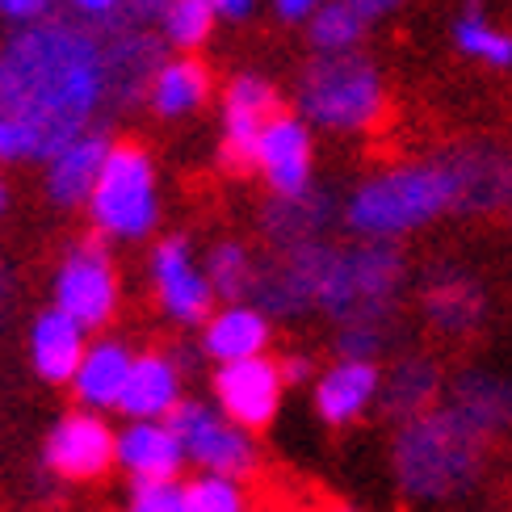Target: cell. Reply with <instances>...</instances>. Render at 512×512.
<instances>
[{
  "mask_svg": "<svg viewBox=\"0 0 512 512\" xmlns=\"http://www.w3.org/2000/svg\"><path fill=\"white\" fill-rule=\"evenodd\" d=\"M487 433H479L471 420H462L450 403L429 408L412 420H403L395 437V479L412 500L441 504L462 496L483 475Z\"/></svg>",
  "mask_w": 512,
  "mask_h": 512,
  "instance_id": "cell-2",
  "label": "cell"
},
{
  "mask_svg": "<svg viewBox=\"0 0 512 512\" xmlns=\"http://www.w3.org/2000/svg\"><path fill=\"white\" fill-rule=\"evenodd\" d=\"M370 21L361 17L349 0H324L311 17H307V34H311V47L315 51H357V42L366 38Z\"/></svg>",
  "mask_w": 512,
  "mask_h": 512,
  "instance_id": "cell-30",
  "label": "cell"
},
{
  "mask_svg": "<svg viewBox=\"0 0 512 512\" xmlns=\"http://www.w3.org/2000/svg\"><path fill=\"white\" fill-rule=\"evenodd\" d=\"M210 97V72L206 63L194 55H181V59H164L152 84H147V105L160 114V118H185L202 110Z\"/></svg>",
  "mask_w": 512,
  "mask_h": 512,
  "instance_id": "cell-26",
  "label": "cell"
},
{
  "mask_svg": "<svg viewBox=\"0 0 512 512\" xmlns=\"http://www.w3.org/2000/svg\"><path fill=\"white\" fill-rule=\"evenodd\" d=\"M382 374L370 357H340L315 382V412L328 424H353L378 399Z\"/></svg>",
  "mask_w": 512,
  "mask_h": 512,
  "instance_id": "cell-19",
  "label": "cell"
},
{
  "mask_svg": "<svg viewBox=\"0 0 512 512\" xmlns=\"http://www.w3.org/2000/svg\"><path fill=\"white\" fill-rule=\"evenodd\" d=\"M282 110V97L265 76H236L223 93V139L219 164L227 173H256V143H261L265 122Z\"/></svg>",
  "mask_w": 512,
  "mask_h": 512,
  "instance_id": "cell-10",
  "label": "cell"
},
{
  "mask_svg": "<svg viewBox=\"0 0 512 512\" xmlns=\"http://www.w3.org/2000/svg\"><path fill=\"white\" fill-rule=\"evenodd\" d=\"M454 42L462 55L487 63V68L512 72V30L496 26V21L487 17L483 0H466V9L454 21Z\"/></svg>",
  "mask_w": 512,
  "mask_h": 512,
  "instance_id": "cell-29",
  "label": "cell"
},
{
  "mask_svg": "<svg viewBox=\"0 0 512 512\" xmlns=\"http://www.w3.org/2000/svg\"><path fill=\"white\" fill-rule=\"evenodd\" d=\"M152 282L160 307L173 319H181V324H202L219 298L215 286H210V273L198 269L194 248H189L185 236H168L152 252Z\"/></svg>",
  "mask_w": 512,
  "mask_h": 512,
  "instance_id": "cell-15",
  "label": "cell"
},
{
  "mask_svg": "<svg viewBox=\"0 0 512 512\" xmlns=\"http://www.w3.org/2000/svg\"><path fill=\"white\" fill-rule=\"evenodd\" d=\"M454 210V177L445 160L399 164L361 181L345 202V227L361 240H399Z\"/></svg>",
  "mask_w": 512,
  "mask_h": 512,
  "instance_id": "cell-3",
  "label": "cell"
},
{
  "mask_svg": "<svg viewBox=\"0 0 512 512\" xmlns=\"http://www.w3.org/2000/svg\"><path fill=\"white\" fill-rule=\"evenodd\" d=\"M105 105V51L89 21L42 17L0 51V160L47 164Z\"/></svg>",
  "mask_w": 512,
  "mask_h": 512,
  "instance_id": "cell-1",
  "label": "cell"
},
{
  "mask_svg": "<svg viewBox=\"0 0 512 512\" xmlns=\"http://www.w3.org/2000/svg\"><path fill=\"white\" fill-rule=\"evenodd\" d=\"M483 286L462 269H433L420 290V311L441 336H471L483 324Z\"/></svg>",
  "mask_w": 512,
  "mask_h": 512,
  "instance_id": "cell-18",
  "label": "cell"
},
{
  "mask_svg": "<svg viewBox=\"0 0 512 512\" xmlns=\"http://www.w3.org/2000/svg\"><path fill=\"white\" fill-rule=\"evenodd\" d=\"M408 265L391 240H361L353 248H332L315 307L336 324L353 319H391Z\"/></svg>",
  "mask_w": 512,
  "mask_h": 512,
  "instance_id": "cell-5",
  "label": "cell"
},
{
  "mask_svg": "<svg viewBox=\"0 0 512 512\" xmlns=\"http://www.w3.org/2000/svg\"><path fill=\"white\" fill-rule=\"evenodd\" d=\"M215 9H219V17H227V21H244V17L256 9V0H215Z\"/></svg>",
  "mask_w": 512,
  "mask_h": 512,
  "instance_id": "cell-42",
  "label": "cell"
},
{
  "mask_svg": "<svg viewBox=\"0 0 512 512\" xmlns=\"http://www.w3.org/2000/svg\"><path fill=\"white\" fill-rule=\"evenodd\" d=\"M349 5L366 17V21H378V17H387V13H395L403 0H349Z\"/></svg>",
  "mask_w": 512,
  "mask_h": 512,
  "instance_id": "cell-40",
  "label": "cell"
},
{
  "mask_svg": "<svg viewBox=\"0 0 512 512\" xmlns=\"http://www.w3.org/2000/svg\"><path fill=\"white\" fill-rule=\"evenodd\" d=\"M131 512H185V487H177L173 479L135 483Z\"/></svg>",
  "mask_w": 512,
  "mask_h": 512,
  "instance_id": "cell-35",
  "label": "cell"
},
{
  "mask_svg": "<svg viewBox=\"0 0 512 512\" xmlns=\"http://www.w3.org/2000/svg\"><path fill=\"white\" fill-rule=\"evenodd\" d=\"M0 290H5V273H0Z\"/></svg>",
  "mask_w": 512,
  "mask_h": 512,
  "instance_id": "cell-45",
  "label": "cell"
},
{
  "mask_svg": "<svg viewBox=\"0 0 512 512\" xmlns=\"http://www.w3.org/2000/svg\"><path fill=\"white\" fill-rule=\"evenodd\" d=\"M0 210H5V185H0Z\"/></svg>",
  "mask_w": 512,
  "mask_h": 512,
  "instance_id": "cell-44",
  "label": "cell"
},
{
  "mask_svg": "<svg viewBox=\"0 0 512 512\" xmlns=\"http://www.w3.org/2000/svg\"><path fill=\"white\" fill-rule=\"evenodd\" d=\"M118 462L135 483L147 479H177L185 462L181 437L168 429V420H131V429L118 433Z\"/></svg>",
  "mask_w": 512,
  "mask_h": 512,
  "instance_id": "cell-22",
  "label": "cell"
},
{
  "mask_svg": "<svg viewBox=\"0 0 512 512\" xmlns=\"http://www.w3.org/2000/svg\"><path fill=\"white\" fill-rule=\"evenodd\" d=\"M445 403L471 420L479 433L496 437L512 429V378L508 374H492V370H462L450 382V395Z\"/></svg>",
  "mask_w": 512,
  "mask_h": 512,
  "instance_id": "cell-21",
  "label": "cell"
},
{
  "mask_svg": "<svg viewBox=\"0 0 512 512\" xmlns=\"http://www.w3.org/2000/svg\"><path fill=\"white\" fill-rule=\"evenodd\" d=\"M256 173L273 189V194H303L311 189V131L303 118L277 110L261 143H256Z\"/></svg>",
  "mask_w": 512,
  "mask_h": 512,
  "instance_id": "cell-16",
  "label": "cell"
},
{
  "mask_svg": "<svg viewBox=\"0 0 512 512\" xmlns=\"http://www.w3.org/2000/svg\"><path fill=\"white\" fill-rule=\"evenodd\" d=\"M441 387H445L441 370L433 366L429 357H403V361H395V366H391V374L382 378L378 403H382V412L403 424V420L437 408Z\"/></svg>",
  "mask_w": 512,
  "mask_h": 512,
  "instance_id": "cell-28",
  "label": "cell"
},
{
  "mask_svg": "<svg viewBox=\"0 0 512 512\" xmlns=\"http://www.w3.org/2000/svg\"><path fill=\"white\" fill-rule=\"evenodd\" d=\"M168 9V0H122V9L101 21V26H156L160 30V17Z\"/></svg>",
  "mask_w": 512,
  "mask_h": 512,
  "instance_id": "cell-36",
  "label": "cell"
},
{
  "mask_svg": "<svg viewBox=\"0 0 512 512\" xmlns=\"http://www.w3.org/2000/svg\"><path fill=\"white\" fill-rule=\"evenodd\" d=\"M298 110L324 131H374L387 110V89H382L374 59L361 51H315L298 76Z\"/></svg>",
  "mask_w": 512,
  "mask_h": 512,
  "instance_id": "cell-4",
  "label": "cell"
},
{
  "mask_svg": "<svg viewBox=\"0 0 512 512\" xmlns=\"http://www.w3.org/2000/svg\"><path fill=\"white\" fill-rule=\"evenodd\" d=\"M72 13L80 21H89V26H101V21H110L118 9H122V0H68Z\"/></svg>",
  "mask_w": 512,
  "mask_h": 512,
  "instance_id": "cell-38",
  "label": "cell"
},
{
  "mask_svg": "<svg viewBox=\"0 0 512 512\" xmlns=\"http://www.w3.org/2000/svg\"><path fill=\"white\" fill-rule=\"evenodd\" d=\"M215 21H219L215 0H168V9L160 17V34L168 47L198 51L210 38V30H215Z\"/></svg>",
  "mask_w": 512,
  "mask_h": 512,
  "instance_id": "cell-31",
  "label": "cell"
},
{
  "mask_svg": "<svg viewBox=\"0 0 512 512\" xmlns=\"http://www.w3.org/2000/svg\"><path fill=\"white\" fill-rule=\"evenodd\" d=\"M319 5H324V0H273V9L282 21H307Z\"/></svg>",
  "mask_w": 512,
  "mask_h": 512,
  "instance_id": "cell-39",
  "label": "cell"
},
{
  "mask_svg": "<svg viewBox=\"0 0 512 512\" xmlns=\"http://www.w3.org/2000/svg\"><path fill=\"white\" fill-rule=\"evenodd\" d=\"M328 256H332V244H324V240L277 248L273 261L256 265V282H252L248 303H256L265 315H298V311L315 307Z\"/></svg>",
  "mask_w": 512,
  "mask_h": 512,
  "instance_id": "cell-8",
  "label": "cell"
},
{
  "mask_svg": "<svg viewBox=\"0 0 512 512\" xmlns=\"http://www.w3.org/2000/svg\"><path fill=\"white\" fill-rule=\"evenodd\" d=\"M42 462L59 479L89 483V479H101L118 462V437L110 433V424L101 416L80 412V416L59 420L51 429L47 445H42Z\"/></svg>",
  "mask_w": 512,
  "mask_h": 512,
  "instance_id": "cell-14",
  "label": "cell"
},
{
  "mask_svg": "<svg viewBox=\"0 0 512 512\" xmlns=\"http://www.w3.org/2000/svg\"><path fill=\"white\" fill-rule=\"evenodd\" d=\"M282 391H286V374L282 361L269 357H240V361H223L215 374V395L219 408L244 424V429H265V424L282 408Z\"/></svg>",
  "mask_w": 512,
  "mask_h": 512,
  "instance_id": "cell-13",
  "label": "cell"
},
{
  "mask_svg": "<svg viewBox=\"0 0 512 512\" xmlns=\"http://www.w3.org/2000/svg\"><path fill=\"white\" fill-rule=\"evenodd\" d=\"M269 345V319L265 311L240 298V303H227L215 319L206 324L202 349L219 361H240V357H256Z\"/></svg>",
  "mask_w": 512,
  "mask_h": 512,
  "instance_id": "cell-27",
  "label": "cell"
},
{
  "mask_svg": "<svg viewBox=\"0 0 512 512\" xmlns=\"http://www.w3.org/2000/svg\"><path fill=\"white\" fill-rule=\"evenodd\" d=\"M454 177L458 215H496L512 210V152L496 143H462L441 156Z\"/></svg>",
  "mask_w": 512,
  "mask_h": 512,
  "instance_id": "cell-11",
  "label": "cell"
},
{
  "mask_svg": "<svg viewBox=\"0 0 512 512\" xmlns=\"http://www.w3.org/2000/svg\"><path fill=\"white\" fill-rule=\"evenodd\" d=\"M206 273H210V286H215V294L227 298V303H240V298H248L252 282H256V265H252L248 248L231 244V240L219 244V248H210Z\"/></svg>",
  "mask_w": 512,
  "mask_h": 512,
  "instance_id": "cell-32",
  "label": "cell"
},
{
  "mask_svg": "<svg viewBox=\"0 0 512 512\" xmlns=\"http://www.w3.org/2000/svg\"><path fill=\"white\" fill-rule=\"evenodd\" d=\"M97 34L105 51V105H135L164 63V34L156 26H97Z\"/></svg>",
  "mask_w": 512,
  "mask_h": 512,
  "instance_id": "cell-12",
  "label": "cell"
},
{
  "mask_svg": "<svg viewBox=\"0 0 512 512\" xmlns=\"http://www.w3.org/2000/svg\"><path fill=\"white\" fill-rule=\"evenodd\" d=\"M336 219V202L324 189H303V194H273V202L265 206V236L273 240V248H294L319 240L324 227Z\"/></svg>",
  "mask_w": 512,
  "mask_h": 512,
  "instance_id": "cell-23",
  "label": "cell"
},
{
  "mask_svg": "<svg viewBox=\"0 0 512 512\" xmlns=\"http://www.w3.org/2000/svg\"><path fill=\"white\" fill-rule=\"evenodd\" d=\"M110 135L89 126V131H80L76 139H68L59 147V152L47 160V194L55 206H80L93 198L97 189V177L105 160H110Z\"/></svg>",
  "mask_w": 512,
  "mask_h": 512,
  "instance_id": "cell-17",
  "label": "cell"
},
{
  "mask_svg": "<svg viewBox=\"0 0 512 512\" xmlns=\"http://www.w3.org/2000/svg\"><path fill=\"white\" fill-rule=\"evenodd\" d=\"M55 307H63L84 328H101L118 307V273L101 240L76 244L55 277Z\"/></svg>",
  "mask_w": 512,
  "mask_h": 512,
  "instance_id": "cell-9",
  "label": "cell"
},
{
  "mask_svg": "<svg viewBox=\"0 0 512 512\" xmlns=\"http://www.w3.org/2000/svg\"><path fill=\"white\" fill-rule=\"evenodd\" d=\"M59 0H0V17L13 21V26H30V21L55 17Z\"/></svg>",
  "mask_w": 512,
  "mask_h": 512,
  "instance_id": "cell-37",
  "label": "cell"
},
{
  "mask_svg": "<svg viewBox=\"0 0 512 512\" xmlns=\"http://www.w3.org/2000/svg\"><path fill=\"white\" fill-rule=\"evenodd\" d=\"M164 420H168V429L181 437L185 458H194L202 471L240 479L256 466V445H252L248 429L231 420L227 412L219 416L215 408H206V403L181 399Z\"/></svg>",
  "mask_w": 512,
  "mask_h": 512,
  "instance_id": "cell-7",
  "label": "cell"
},
{
  "mask_svg": "<svg viewBox=\"0 0 512 512\" xmlns=\"http://www.w3.org/2000/svg\"><path fill=\"white\" fill-rule=\"evenodd\" d=\"M177 403H181V374H177L173 361L160 357V353L135 357L118 408L131 416V420H156V416L173 412Z\"/></svg>",
  "mask_w": 512,
  "mask_h": 512,
  "instance_id": "cell-24",
  "label": "cell"
},
{
  "mask_svg": "<svg viewBox=\"0 0 512 512\" xmlns=\"http://www.w3.org/2000/svg\"><path fill=\"white\" fill-rule=\"evenodd\" d=\"M93 227L110 240H143L160 219L156 168L139 143H114L89 198Z\"/></svg>",
  "mask_w": 512,
  "mask_h": 512,
  "instance_id": "cell-6",
  "label": "cell"
},
{
  "mask_svg": "<svg viewBox=\"0 0 512 512\" xmlns=\"http://www.w3.org/2000/svg\"><path fill=\"white\" fill-rule=\"evenodd\" d=\"M131 366H135V357L126 353V345H118V340H97V345H89V353H84L80 370L72 378L84 408H93V412L118 408L126 378H131Z\"/></svg>",
  "mask_w": 512,
  "mask_h": 512,
  "instance_id": "cell-25",
  "label": "cell"
},
{
  "mask_svg": "<svg viewBox=\"0 0 512 512\" xmlns=\"http://www.w3.org/2000/svg\"><path fill=\"white\" fill-rule=\"evenodd\" d=\"M185 512H244V496L231 475L206 471L185 487Z\"/></svg>",
  "mask_w": 512,
  "mask_h": 512,
  "instance_id": "cell-33",
  "label": "cell"
},
{
  "mask_svg": "<svg viewBox=\"0 0 512 512\" xmlns=\"http://www.w3.org/2000/svg\"><path fill=\"white\" fill-rule=\"evenodd\" d=\"M391 340V319H353V324H340L336 349L340 357H378Z\"/></svg>",
  "mask_w": 512,
  "mask_h": 512,
  "instance_id": "cell-34",
  "label": "cell"
},
{
  "mask_svg": "<svg viewBox=\"0 0 512 512\" xmlns=\"http://www.w3.org/2000/svg\"><path fill=\"white\" fill-rule=\"evenodd\" d=\"M328 512H357V508H349V504H332Z\"/></svg>",
  "mask_w": 512,
  "mask_h": 512,
  "instance_id": "cell-43",
  "label": "cell"
},
{
  "mask_svg": "<svg viewBox=\"0 0 512 512\" xmlns=\"http://www.w3.org/2000/svg\"><path fill=\"white\" fill-rule=\"evenodd\" d=\"M282 374H286V387H294V382H307L311 378V361L307 357H286Z\"/></svg>",
  "mask_w": 512,
  "mask_h": 512,
  "instance_id": "cell-41",
  "label": "cell"
},
{
  "mask_svg": "<svg viewBox=\"0 0 512 512\" xmlns=\"http://www.w3.org/2000/svg\"><path fill=\"white\" fill-rule=\"evenodd\" d=\"M84 328L80 319H72L63 307H51V311H42L34 319V328H30V361H34V370L42 382H72L76 370H80V361L84 353H89V345H84Z\"/></svg>",
  "mask_w": 512,
  "mask_h": 512,
  "instance_id": "cell-20",
  "label": "cell"
}]
</instances>
